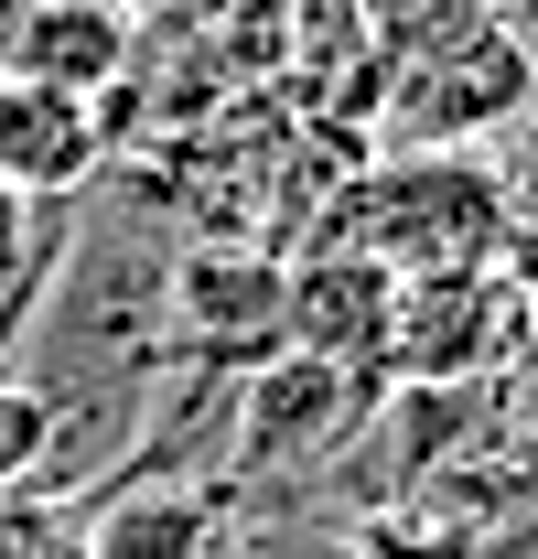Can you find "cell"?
I'll return each instance as SVG.
<instances>
[{
	"label": "cell",
	"instance_id": "6da1fadb",
	"mask_svg": "<svg viewBox=\"0 0 538 559\" xmlns=\"http://www.w3.org/2000/svg\"><path fill=\"white\" fill-rule=\"evenodd\" d=\"M86 194L97 205H75L66 259L44 280L33 323L11 334V345H33V355L0 366V377H22L44 409L151 419L162 409V377H173V237L130 194H108V183H86Z\"/></svg>",
	"mask_w": 538,
	"mask_h": 559
},
{
	"label": "cell",
	"instance_id": "7a4b0ae2",
	"mask_svg": "<svg viewBox=\"0 0 538 559\" xmlns=\"http://www.w3.org/2000/svg\"><path fill=\"white\" fill-rule=\"evenodd\" d=\"M506 215H517L506 183H495L473 151H420V162H377L324 237H344V248H366L377 270L420 280V270H495Z\"/></svg>",
	"mask_w": 538,
	"mask_h": 559
},
{
	"label": "cell",
	"instance_id": "3957f363",
	"mask_svg": "<svg viewBox=\"0 0 538 559\" xmlns=\"http://www.w3.org/2000/svg\"><path fill=\"white\" fill-rule=\"evenodd\" d=\"M528 323V290L506 270H420L399 280L388 312V377L399 388H473L484 366H506V334Z\"/></svg>",
	"mask_w": 538,
	"mask_h": 559
},
{
	"label": "cell",
	"instance_id": "277c9868",
	"mask_svg": "<svg viewBox=\"0 0 538 559\" xmlns=\"http://www.w3.org/2000/svg\"><path fill=\"white\" fill-rule=\"evenodd\" d=\"M173 355L195 377H248L280 355V259L259 237L173 248Z\"/></svg>",
	"mask_w": 538,
	"mask_h": 559
},
{
	"label": "cell",
	"instance_id": "5b68a950",
	"mask_svg": "<svg viewBox=\"0 0 538 559\" xmlns=\"http://www.w3.org/2000/svg\"><path fill=\"white\" fill-rule=\"evenodd\" d=\"M388 312H399V270H377L344 237H313L302 259H280V355L388 388Z\"/></svg>",
	"mask_w": 538,
	"mask_h": 559
},
{
	"label": "cell",
	"instance_id": "8992f818",
	"mask_svg": "<svg viewBox=\"0 0 538 559\" xmlns=\"http://www.w3.org/2000/svg\"><path fill=\"white\" fill-rule=\"evenodd\" d=\"M528 97L538 86H528V66H517V44H506V22H484L473 44L388 75V86H377V119H388V140H420V151H473L495 119H517Z\"/></svg>",
	"mask_w": 538,
	"mask_h": 559
},
{
	"label": "cell",
	"instance_id": "52a82bcc",
	"mask_svg": "<svg viewBox=\"0 0 538 559\" xmlns=\"http://www.w3.org/2000/svg\"><path fill=\"white\" fill-rule=\"evenodd\" d=\"M130 66H140V0H22L11 55H0V75L86 97V108H108Z\"/></svg>",
	"mask_w": 538,
	"mask_h": 559
},
{
	"label": "cell",
	"instance_id": "ba28073f",
	"mask_svg": "<svg viewBox=\"0 0 538 559\" xmlns=\"http://www.w3.org/2000/svg\"><path fill=\"white\" fill-rule=\"evenodd\" d=\"M97 173H108V119H97L86 97H55V86L0 75V183H11L22 205H75Z\"/></svg>",
	"mask_w": 538,
	"mask_h": 559
},
{
	"label": "cell",
	"instance_id": "9c48e42d",
	"mask_svg": "<svg viewBox=\"0 0 538 559\" xmlns=\"http://www.w3.org/2000/svg\"><path fill=\"white\" fill-rule=\"evenodd\" d=\"M215 549V485H162V474H119L86 495V538L75 559H204Z\"/></svg>",
	"mask_w": 538,
	"mask_h": 559
},
{
	"label": "cell",
	"instance_id": "30bf717a",
	"mask_svg": "<svg viewBox=\"0 0 538 559\" xmlns=\"http://www.w3.org/2000/svg\"><path fill=\"white\" fill-rule=\"evenodd\" d=\"M33 463H44V399L22 377H0V495L33 485Z\"/></svg>",
	"mask_w": 538,
	"mask_h": 559
},
{
	"label": "cell",
	"instance_id": "8fae6325",
	"mask_svg": "<svg viewBox=\"0 0 538 559\" xmlns=\"http://www.w3.org/2000/svg\"><path fill=\"white\" fill-rule=\"evenodd\" d=\"M344 559H399V549H344Z\"/></svg>",
	"mask_w": 538,
	"mask_h": 559
},
{
	"label": "cell",
	"instance_id": "7c38bea8",
	"mask_svg": "<svg viewBox=\"0 0 538 559\" xmlns=\"http://www.w3.org/2000/svg\"><path fill=\"white\" fill-rule=\"evenodd\" d=\"M33 559H75V549H33Z\"/></svg>",
	"mask_w": 538,
	"mask_h": 559
}]
</instances>
